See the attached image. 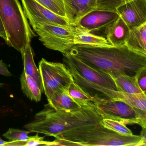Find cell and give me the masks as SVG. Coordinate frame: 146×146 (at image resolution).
<instances>
[{"instance_id":"6da1fadb","label":"cell","mask_w":146,"mask_h":146,"mask_svg":"<svg viewBox=\"0 0 146 146\" xmlns=\"http://www.w3.org/2000/svg\"><path fill=\"white\" fill-rule=\"evenodd\" d=\"M69 52L90 67L109 74L112 78L123 74L134 76L146 67V55L131 51L125 45H74Z\"/></svg>"},{"instance_id":"7a4b0ae2","label":"cell","mask_w":146,"mask_h":146,"mask_svg":"<svg viewBox=\"0 0 146 146\" xmlns=\"http://www.w3.org/2000/svg\"><path fill=\"white\" fill-rule=\"evenodd\" d=\"M102 119L92 102L74 112L55 110L47 104L43 110L35 114L34 119L24 127L31 132L54 137L72 129L95 124Z\"/></svg>"},{"instance_id":"3957f363","label":"cell","mask_w":146,"mask_h":146,"mask_svg":"<svg viewBox=\"0 0 146 146\" xmlns=\"http://www.w3.org/2000/svg\"><path fill=\"white\" fill-rule=\"evenodd\" d=\"M69 130L46 141V146H146V134L125 135L106 128L101 122Z\"/></svg>"},{"instance_id":"277c9868","label":"cell","mask_w":146,"mask_h":146,"mask_svg":"<svg viewBox=\"0 0 146 146\" xmlns=\"http://www.w3.org/2000/svg\"><path fill=\"white\" fill-rule=\"evenodd\" d=\"M0 17L7 35L6 42L22 54L37 36L31 29L19 0H0Z\"/></svg>"},{"instance_id":"5b68a950","label":"cell","mask_w":146,"mask_h":146,"mask_svg":"<svg viewBox=\"0 0 146 146\" xmlns=\"http://www.w3.org/2000/svg\"><path fill=\"white\" fill-rule=\"evenodd\" d=\"M96 111L102 119L119 121L125 125L138 124L146 127V111L133 107L120 100L102 98L96 95L92 97Z\"/></svg>"},{"instance_id":"8992f818","label":"cell","mask_w":146,"mask_h":146,"mask_svg":"<svg viewBox=\"0 0 146 146\" xmlns=\"http://www.w3.org/2000/svg\"><path fill=\"white\" fill-rule=\"evenodd\" d=\"M39 39L48 49L66 53L74 46L72 25L51 24L43 22L29 23Z\"/></svg>"},{"instance_id":"52a82bcc","label":"cell","mask_w":146,"mask_h":146,"mask_svg":"<svg viewBox=\"0 0 146 146\" xmlns=\"http://www.w3.org/2000/svg\"><path fill=\"white\" fill-rule=\"evenodd\" d=\"M38 69L43 93L48 100L59 90L69 89L74 82L72 75L64 64L49 62L42 58Z\"/></svg>"},{"instance_id":"ba28073f","label":"cell","mask_w":146,"mask_h":146,"mask_svg":"<svg viewBox=\"0 0 146 146\" xmlns=\"http://www.w3.org/2000/svg\"><path fill=\"white\" fill-rule=\"evenodd\" d=\"M63 54L64 64L70 71L76 73L88 82L117 91L114 80L109 74L90 67L69 52Z\"/></svg>"},{"instance_id":"9c48e42d","label":"cell","mask_w":146,"mask_h":146,"mask_svg":"<svg viewBox=\"0 0 146 146\" xmlns=\"http://www.w3.org/2000/svg\"><path fill=\"white\" fill-rule=\"evenodd\" d=\"M23 8L29 23L43 22L51 24L69 25L67 19L55 14L35 0H21Z\"/></svg>"},{"instance_id":"30bf717a","label":"cell","mask_w":146,"mask_h":146,"mask_svg":"<svg viewBox=\"0 0 146 146\" xmlns=\"http://www.w3.org/2000/svg\"><path fill=\"white\" fill-rule=\"evenodd\" d=\"M116 12L130 29L146 24V0H131L117 7Z\"/></svg>"},{"instance_id":"8fae6325","label":"cell","mask_w":146,"mask_h":146,"mask_svg":"<svg viewBox=\"0 0 146 146\" xmlns=\"http://www.w3.org/2000/svg\"><path fill=\"white\" fill-rule=\"evenodd\" d=\"M119 17L116 12L96 9L83 17L77 25L94 34L101 31L105 32L108 27Z\"/></svg>"},{"instance_id":"7c38bea8","label":"cell","mask_w":146,"mask_h":146,"mask_svg":"<svg viewBox=\"0 0 146 146\" xmlns=\"http://www.w3.org/2000/svg\"><path fill=\"white\" fill-rule=\"evenodd\" d=\"M66 18L69 24L77 25L79 20L96 9L97 0H63Z\"/></svg>"},{"instance_id":"4fadbf2b","label":"cell","mask_w":146,"mask_h":146,"mask_svg":"<svg viewBox=\"0 0 146 146\" xmlns=\"http://www.w3.org/2000/svg\"><path fill=\"white\" fill-rule=\"evenodd\" d=\"M70 72L73 77L74 82L80 86L91 97L96 95L102 98H110L120 100H122L123 98L122 92L109 89L96 84L88 82L76 73Z\"/></svg>"},{"instance_id":"5bb4252c","label":"cell","mask_w":146,"mask_h":146,"mask_svg":"<svg viewBox=\"0 0 146 146\" xmlns=\"http://www.w3.org/2000/svg\"><path fill=\"white\" fill-rule=\"evenodd\" d=\"M130 29L120 17L106 29V38L114 46L125 45Z\"/></svg>"},{"instance_id":"9a60e30c","label":"cell","mask_w":146,"mask_h":146,"mask_svg":"<svg viewBox=\"0 0 146 146\" xmlns=\"http://www.w3.org/2000/svg\"><path fill=\"white\" fill-rule=\"evenodd\" d=\"M48 101V105L56 110L74 112L82 107L76 103L69 94L68 89H61L53 94Z\"/></svg>"},{"instance_id":"2e32d148","label":"cell","mask_w":146,"mask_h":146,"mask_svg":"<svg viewBox=\"0 0 146 146\" xmlns=\"http://www.w3.org/2000/svg\"><path fill=\"white\" fill-rule=\"evenodd\" d=\"M75 45L95 46H109V44L106 38L101 36L96 35L94 33L76 25L73 29Z\"/></svg>"},{"instance_id":"e0dca14e","label":"cell","mask_w":146,"mask_h":146,"mask_svg":"<svg viewBox=\"0 0 146 146\" xmlns=\"http://www.w3.org/2000/svg\"><path fill=\"white\" fill-rule=\"evenodd\" d=\"M125 45L131 51L146 55V24L131 29Z\"/></svg>"},{"instance_id":"ac0fdd59","label":"cell","mask_w":146,"mask_h":146,"mask_svg":"<svg viewBox=\"0 0 146 146\" xmlns=\"http://www.w3.org/2000/svg\"><path fill=\"white\" fill-rule=\"evenodd\" d=\"M21 55L23 62L24 71L26 75L32 78L35 81L43 93L40 72L35 63L34 53L30 43L26 46Z\"/></svg>"},{"instance_id":"d6986e66","label":"cell","mask_w":146,"mask_h":146,"mask_svg":"<svg viewBox=\"0 0 146 146\" xmlns=\"http://www.w3.org/2000/svg\"><path fill=\"white\" fill-rule=\"evenodd\" d=\"M113 79L119 92L135 94L144 93L139 87L135 75L123 74Z\"/></svg>"},{"instance_id":"ffe728a7","label":"cell","mask_w":146,"mask_h":146,"mask_svg":"<svg viewBox=\"0 0 146 146\" xmlns=\"http://www.w3.org/2000/svg\"><path fill=\"white\" fill-rule=\"evenodd\" d=\"M21 89L24 94L31 100L36 102L41 100V90L35 81L29 76L26 75L23 70L20 77Z\"/></svg>"},{"instance_id":"44dd1931","label":"cell","mask_w":146,"mask_h":146,"mask_svg":"<svg viewBox=\"0 0 146 146\" xmlns=\"http://www.w3.org/2000/svg\"><path fill=\"white\" fill-rule=\"evenodd\" d=\"M68 91L71 97L81 106H87L92 102V97L74 82L70 85Z\"/></svg>"},{"instance_id":"7402d4cb","label":"cell","mask_w":146,"mask_h":146,"mask_svg":"<svg viewBox=\"0 0 146 146\" xmlns=\"http://www.w3.org/2000/svg\"><path fill=\"white\" fill-rule=\"evenodd\" d=\"M122 93V101L133 107L146 111V93L135 94Z\"/></svg>"},{"instance_id":"603a6c76","label":"cell","mask_w":146,"mask_h":146,"mask_svg":"<svg viewBox=\"0 0 146 146\" xmlns=\"http://www.w3.org/2000/svg\"><path fill=\"white\" fill-rule=\"evenodd\" d=\"M101 122L105 127L118 134L125 135H133L131 130L127 128L126 125L119 121L108 119H102Z\"/></svg>"},{"instance_id":"cb8c5ba5","label":"cell","mask_w":146,"mask_h":146,"mask_svg":"<svg viewBox=\"0 0 146 146\" xmlns=\"http://www.w3.org/2000/svg\"><path fill=\"white\" fill-rule=\"evenodd\" d=\"M55 14L66 18L63 0H35Z\"/></svg>"},{"instance_id":"d4e9b609","label":"cell","mask_w":146,"mask_h":146,"mask_svg":"<svg viewBox=\"0 0 146 146\" xmlns=\"http://www.w3.org/2000/svg\"><path fill=\"white\" fill-rule=\"evenodd\" d=\"M31 132V131L29 130L10 128L6 132L3 134V136L11 141H25L29 138V134Z\"/></svg>"},{"instance_id":"484cf974","label":"cell","mask_w":146,"mask_h":146,"mask_svg":"<svg viewBox=\"0 0 146 146\" xmlns=\"http://www.w3.org/2000/svg\"><path fill=\"white\" fill-rule=\"evenodd\" d=\"M131 0H97V10L116 12L117 7Z\"/></svg>"},{"instance_id":"4316f807","label":"cell","mask_w":146,"mask_h":146,"mask_svg":"<svg viewBox=\"0 0 146 146\" xmlns=\"http://www.w3.org/2000/svg\"><path fill=\"white\" fill-rule=\"evenodd\" d=\"M137 79V83L143 92L146 93V67L138 70L135 74Z\"/></svg>"},{"instance_id":"83f0119b","label":"cell","mask_w":146,"mask_h":146,"mask_svg":"<svg viewBox=\"0 0 146 146\" xmlns=\"http://www.w3.org/2000/svg\"><path fill=\"white\" fill-rule=\"evenodd\" d=\"M45 137H40L38 134L35 136L29 137L27 141L24 142L23 146H34L40 145H45L46 141H44Z\"/></svg>"},{"instance_id":"f1b7e54d","label":"cell","mask_w":146,"mask_h":146,"mask_svg":"<svg viewBox=\"0 0 146 146\" xmlns=\"http://www.w3.org/2000/svg\"><path fill=\"white\" fill-rule=\"evenodd\" d=\"M0 74L6 76H12V73L8 70L7 66L2 60L0 61Z\"/></svg>"},{"instance_id":"f546056e","label":"cell","mask_w":146,"mask_h":146,"mask_svg":"<svg viewBox=\"0 0 146 146\" xmlns=\"http://www.w3.org/2000/svg\"><path fill=\"white\" fill-rule=\"evenodd\" d=\"M0 37H2L5 40H7L6 33L4 27V25L2 23L1 17H0Z\"/></svg>"},{"instance_id":"4dcf8cb0","label":"cell","mask_w":146,"mask_h":146,"mask_svg":"<svg viewBox=\"0 0 146 146\" xmlns=\"http://www.w3.org/2000/svg\"><path fill=\"white\" fill-rule=\"evenodd\" d=\"M7 143H8V142L4 141L0 137V146H5V144H6Z\"/></svg>"},{"instance_id":"1f68e13d","label":"cell","mask_w":146,"mask_h":146,"mask_svg":"<svg viewBox=\"0 0 146 146\" xmlns=\"http://www.w3.org/2000/svg\"><path fill=\"white\" fill-rule=\"evenodd\" d=\"M5 84L2 83H0V88H2V87H4Z\"/></svg>"}]
</instances>
